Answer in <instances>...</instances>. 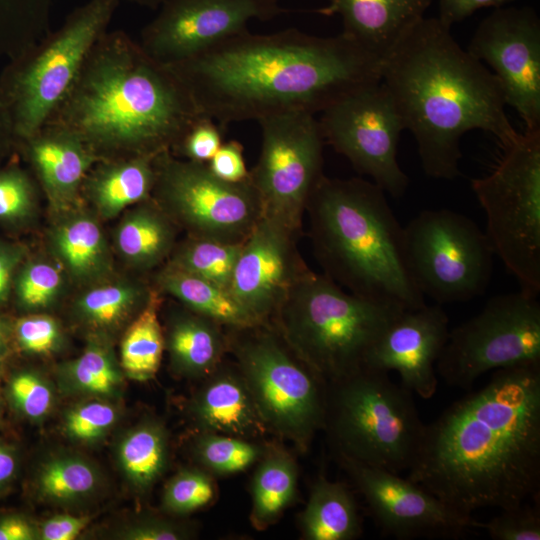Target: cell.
I'll list each match as a JSON object with an SVG mask.
<instances>
[{
    "instance_id": "34",
    "label": "cell",
    "mask_w": 540,
    "mask_h": 540,
    "mask_svg": "<svg viewBox=\"0 0 540 540\" xmlns=\"http://www.w3.org/2000/svg\"><path fill=\"white\" fill-rule=\"evenodd\" d=\"M117 458L134 488L139 491L149 489L167 465L168 438L164 427L155 421L134 427L119 442Z\"/></svg>"
},
{
    "instance_id": "9",
    "label": "cell",
    "mask_w": 540,
    "mask_h": 540,
    "mask_svg": "<svg viewBox=\"0 0 540 540\" xmlns=\"http://www.w3.org/2000/svg\"><path fill=\"white\" fill-rule=\"evenodd\" d=\"M485 235L520 291L540 293V130L524 131L493 171L471 183Z\"/></svg>"
},
{
    "instance_id": "51",
    "label": "cell",
    "mask_w": 540,
    "mask_h": 540,
    "mask_svg": "<svg viewBox=\"0 0 540 540\" xmlns=\"http://www.w3.org/2000/svg\"><path fill=\"white\" fill-rule=\"evenodd\" d=\"M38 530L22 516L10 515L0 519V540H32Z\"/></svg>"
},
{
    "instance_id": "56",
    "label": "cell",
    "mask_w": 540,
    "mask_h": 540,
    "mask_svg": "<svg viewBox=\"0 0 540 540\" xmlns=\"http://www.w3.org/2000/svg\"><path fill=\"white\" fill-rule=\"evenodd\" d=\"M4 359V357H0V362Z\"/></svg>"
},
{
    "instance_id": "4",
    "label": "cell",
    "mask_w": 540,
    "mask_h": 540,
    "mask_svg": "<svg viewBox=\"0 0 540 540\" xmlns=\"http://www.w3.org/2000/svg\"><path fill=\"white\" fill-rule=\"evenodd\" d=\"M201 116L174 73L115 30L94 44L45 125L71 132L100 161L171 151Z\"/></svg>"
},
{
    "instance_id": "50",
    "label": "cell",
    "mask_w": 540,
    "mask_h": 540,
    "mask_svg": "<svg viewBox=\"0 0 540 540\" xmlns=\"http://www.w3.org/2000/svg\"><path fill=\"white\" fill-rule=\"evenodd\" d=\"M24 256L21 246L0 242V303L7 300L13 274Z\"/></svg>"
},
{
    "instance_id": "27",
    "label": "cell",
    "mask_w": 540,
    "mask_h": 540,
    "mask_svg": "<svg viewBox=\"0 0 540 540\" xmlns=\"http://www.w3.org/2000/svg\"><path fill=\"white\" fill-rule=\"evenodd\" d=\"M173 221L152 199L137 204L118 224L114 242L120 256L132 267L150 269L172 253Z\"/></svg>"
},
{
    "instance_id": "42",
    "label": "cell",
    "mask_w": 540,
    "mask_h": 540,
    "mask_svg": "<svg viewBox=\"0 0 540 540\" xmlns=\"http://www.w3.org/2000/svg\"><path fill=\"white\" fill-rule=\"evenodd\" d=\"M37 187L27 172L17 166L0 170V219L22 221L34 212Z\"/></svg>"
},
{
    "instance_id": "15",
    "label": "cell",
    "mask_w": 540,
    "mask_h": 540,
    "mask_svg": "<svg viewBox=\"0 0 540 540\" xmlns=\"http://www.w3.org/2000/svg\"><path fill=\"white\" fill-rule=\"evenodd\" d=\"M318 122L324 142L345 156L358 173L371 177L395 198L405 193L409 178L397 161L405 128L382 82L339 100L321 112Z\"/></svg>"
},
{
    "instance_id": "11",
    "label": "cell",
    "mask_w": 540,
    "mask_h": 540,
    "mask_svg": "<svg viewBox=\"0 0 540 540\" xmlns=\"http://www.w3.org/2000/svg\"><path fill=\"white\" fill-rule=\"evenodd\" d=\"M540 365V303L522 291L494 296L449 331L436 362L446 384L471 389L489 371Z\"/></svg>"
},
{
    "instance_id": "43",
    "label": "cell",
    "mask_w": 540,
    "mask_h": 540,
    "mask_svg": "<svg viewBox=\"0 0 540 540\" xmlns=\"http://www.w3.org/2000/svg\"><path fill=\"white\" fill-rule=\"evenodd\" d=\"M118 412L106 401H90L75 406L65 415L66 433L81 442H93L103 437L115 424Z\"/></svg>"
},
{
    "instance_id": "24",
    "label": "cell",
    "mask_w": 540,
    "mask_h": 540,
    "mask_svg": "<svg viewBox=\"0 0 540 540\" xmlns=\"http://www.w3.org/2000/svg\"><path fill=\"white\" fill-rule=\"evenodd\" d=\"M156 156L97 161L84 178L81 195L104 219L149 200L155 184Z\"/></svg>"
},
{
    "instance_id": "38",
    "label": "cell",
    "mask_w": 540,
    "mask_h": 540,
    "mask_svg": "<svg viewBox=\"0 0 540 540\" xmlns=\"http://www.w3.org/2000/svg\"><path fill=\"white\" fill-rule=\"evenodd\" d=\"M63 288L59 269L44 260L25 264L15 282L17 300L27 310H43L52 306Z\"/></svg>"
},
{
    "instance_id": "39",
    "label": "cell",
    "mask_w": 540,
    "mask_h": 540,
    "mask_svg": "<svg viewBox=\"0 0 540 540\" xmlns=\"http://www.w3.org/2000/svg\"><path fill=\"white\" fill-rule=\"evenodd\" d=\"M215 496L211 476L199 469H182L166 484L162 506L168 513L185 515L208 505Z\"/></svg>"
},
{
    "instance_id": "35",
    "label": "cell",
    "mask_w": 540,
    "mask_h": 540,
    "mask_svg": "<svg viewBox=\"0 0 540 540\" xmlns=\"http://www.w3.org/2000/svg\"><path fill=\"white\" fill-rule=\"evenodd\" d=\"M242 244L190 236L167 265L229 290Z\"/></svg>"
},
{
    "instance_id": "6",
    "label": "cell",
    "mask_w": 540,
    "mask_h": 540,
    "mask_svg": "<svg viewBox=\"0 0 540 540\" xmlns=\"http://www.w3.org/2000/svg\"><path fill=\"white\" fill-rule=\"evenodd\" d=\"M405 309L351 292L325 274L304 271L274 313L296 357L324 381L363 366L382 334Z\"/></svg>"
},
{
    "instance_id": "52",
    "label": "cell",
    "mask_w": 540,
    "mask_h": 540,
    "mask_svg": "<svg viewBox=\"0 0 540 540\" xmlns=\"http://www.w3.org/2000/svg\"><path fill=\"white\" fill-rule=\"evenodd\" d=\"M16 456L13 450L0 442V488L5 486L16 471Z\"/></svg>"
},
{
    "instance_id": "5",
    "label": "cell",
    "mask_w": 540,
    "mask_h": 540,
    "mask_svg": "<svg viewBox=\"0 0 540 540\" xmlns=\"http://www.w3.org/2000/svg\"><path fill=\"white\" fill-rule=\"evenodd\" d=\"M306 212L326 276L351 293L405 310L426 304L408 269L403 227L377 184L323 175Z\"/></svg>"
},
{
    "instance_id": "17",
    "label": "cell",
    "mask_w": 540,
    "mask_h": 540,
    "mask_svg": "<svg viewBox=\"0 0 540 540\" xmlns=\"http://www.w3.org/2000/svg\"><path fill=\"white\" fill-rule=\"evenodd\" d=\"M468 53L497 77L525 131L540 130V20L528 6L499 7L478 26Z\"/></svg>"
},
{
    "instance_id": "40",
    "label": "cell",
    "mask_w": 540,
    "mask_h": 540,
    "mask_svg": "<svg viewBox=\"0 0 540 540\" xmlns=\"http://www.w3.org/2000/svg\"><path fill=\"white\" fill-rule=\"evenodd\" d=\"M7 394L13 407L24 417L39 421L54 404V392L49 382L32 371H21L11 377Z\"/></svg>"
},
{
    "instance_id": "49",
    "label": "cell",
    "mask_w": 540,
    "mask_h": 540,
    "mask_svg": "<svg viewBox=\"0 0 540 540\" xmlns=\"http://www.w3.org/2000/svg\"><path fill=\"white\" fill-rule=\"evenodd\" d=\"M516 0H439V21L451 28L476 10L486 7H503Z\"/></svg>"
},
{
    "instance_id": "22",
    "label": "cell",
    "mask_w": 540,
    "mask_h": 540,
    "mask_svg": "<svg viewBox=\"0 0 540 540\" xmlns=\"http://www.w3.org/2000/svg\"><path fill=\"white\" fill-rule=\"evenodd\" d=\"M432 0H328L320 14L339 15L342 34L383 61L417 24Z\"/></svg>"
},
{
    "instance_id": "48",
    "label": "cell",
    "mask_w": 540,
    "mask_h": 540,
    "mask_svg": "<svg viewBox=\"0 0 540 540\" xmlns=\"http://www.w3.org/2000/svg\"><path fill=\"white\" fill-rule=\"evenodd\" d=\"M88 516L57 515L42 523L38 538L42 540H73L88 526Z\"/></svg>"
},
{
    "instance_id": "32",
    "label": "cell",
    "mask_w": 540,
    "mask_h": 540,
    "mask_svg": "<svg viewBox=\"0 0 540 540\" xmlns=\"http://www.w3.org/2000/svg\"><path fill=\"white\" fill-rule=\"evenodd\" d=\"M122 376L111 345L100 333L89 338L80 356L59 367L60 381L69 392L102 398L118 395Z\"/></svg>"
},
{
    "instance_id": "13",
    "label": "cell",
    "mask_w": 540,
    "mask_h": 540,
    "mask_svg": "<svg viewBox=\"0 0 540 540\" xmlns=\"http://www.w3.org/2000/svg\"><path fill=\"white\" fill-rule=\"evenodd\" d=\"M231 348L240 374L264 424L306 447L324 425V381L305 364L295 361L268 331L247 333Z\"/></svg>"
},
{
    "instance_id": "16",
    "label": "cell",
    "mask_w": 540,
    "mask_h": 540,
    "mask_svg": "<svg viewBox=\"0 0 540 540\" xmlns=\"http://www.w3.org/2000/svg\"><path fill=\"white\" fill-rule=\"evenodd\" d=\"M285 12L277 0H165L138 43L153 60L171 65L247 31L252 20Z\"/></svg>"
},
{
    "instance_id": "55",
    "label": "cell",
    "mask_w": 540,
    "mask_h": 540,
    "mask_svg": "<svg viewBox=\"0 0 540 540\" xmlns=\"http://www.w3.org/2000/svg\"><path fill=\"white\" fill-rule=\"evenodd\" d=\"M125 1L137 4L139 6L156 9V8H159L165 0H125Z\"/></svg>"
},
{
    "instance_id": "30",
    "label": "cell",
    "mask_w": 540,
    "mask_h": 540,
    "mask_svg": "<svg viewBox=\"0 0 540 540\" xmlns=\"http://www.w3.org/2000/svg\"><path fill=\"white\" fill-rule=\"evenodd\" d=\"M251 485V523L264 530L275 523L294 500L298 469L292 456L279 447L265 450Z\"/></svg>"
},
{
    "instance_id": "14",
    "label": "cell",
    "mask_w": 540,
    "mask_h": 540,
    "mask_svg": "<svg viewBox=\"0 0 540 540\" xmlns=\"http://www.w3.org/2000/svg\"><path fill=\"white\" fill-rule=\"evenodd\" d=\"M261 151L249 172L263 215L298 233L309 197L324 175V138L315 115L287 113L258 121Z\"/></svg>"
},
{
    "instance_id": "25",
    "label": "cell",
    "mask_w": 540,
    "mask_h": 540,
    "mask_svg": "<svg viewBox=\"0 0 540 540\" xmlns=\"http://www.w3.org/2000/svg\"><path fill=\"white\" fill-rule=\"evenodd\" d=\"M50 244L69 275L82 283L97 282L112 271L108 243L98 221L77 207L55 224Z\"/></svg>"
},
{
    "instance_id": "28",
    "label": "cell",
    "mask_w": 540,
    "mask_h": 540,
    "mask_svg": "<svg viewBox=\"0 0 540 540\" xmlns=\"http://www.w3.org/2000/svg\"><path fill=\"white\" fill-rule=\"evenodd\" d=\"M300 525L308 540H352L362 533L358 506L349 487L324 476L311 488Z\"/></svg>"
},
{
    "instance_id": "18",
    "label": "cell",
    "mask_w": 540,
    "mask_h": 540,
    "mask_svg": "<svg viewBox=\"0 0 540 540\" xmlns=\"http://www.w3.org/2000/svg\"><path fill=\"white\" fill-rule=\"evenodd\" d=\"M339 456L383 534L397 539L457 538L476 528L477 521L458 515L408 477Z\"/></svg>"
},
{
    "instance_id": "8",
    "label": "cell",
    "mask_w": 540,
    "mask_h": 540,
    "mask_svg": "<svg viewBox=\"0 0 540 540\" xmlns=\"http://www.w3.org/2000/svg\"><path fill=\"white\" fill-rule=\"evenodd\" d=\"M120 0H89L16 55L0 80V110L17 140L40 130L63 101Z\"/></svg>"
},
{
    "instance_id": "12",
    "label": "cell",
    "mask_w": 540,
    "mask_h": 540,
    "mask_svg": "<svg viewBox=\"0 0 540 540\" xmlns=\"http://www.w3.org/2000/svg\"><path fill=\"white\" fill-rule=\"evenodd\" d=\"M152 199L191 237L243 243L263 215L250 179L228 182L207 163L181 160L170 151L155 157Z\"/></svg>"
},
{
    "instance_id": "54",
    "label": "cell",
    "mask_w": 540,
    "mask_h": 540,
    "mask_svg": "<svg viewBox=\"0 0 540 540\" xmlns=\"http://www.w3.org/2000/svg\"><path fill=\"white\" fill-rule=\"evenodd\" d=\"M9 327L4 319L0 317V357H5L8 351Z\"/></svg>"
},
{
    "instance_id": "37",
    "label": "cell",
    "mask_w": 540,
    "mask_h": 540,
    "mask_svg": "<svg viewBox=\"0 0 540 540\" xmlns=\"http://www.w3.org/2000/svg\"><path fill=\"white\" fill-rule=\"evenodd\" d=\"M263 447L246 438L203 432L194 443V455L209 472L230 475L244 471L263 456Z\"/></svg>"
},
{
    "instance_id": "23",
    "label": "cell",
    "mask_w": 540,
    "mask_h": 540,
    "mask_svg": "<svg viewBox=\"0 0 540 540\" xmlns=\"http://www.w3.org/2000/svg\"><path fill=\"white\" fill-rule=\"evenodd\" d=\"M191 412L203 432L248 438L266 427L241 374L228 370L212 373Z\"/></svg>"
},
{
    "instance_id": "19",
    "label": "cell",
    "mask_w": 540,
    "mask_h": 540,
    "mask_svg": "<svg viewBox=\"0 0 540 540\" xmlns=\"http://www.w3.org/2000/svg\"><path fill=\"white\" fill-rule=\"evenodd\" d=\"M283 224L262 216L243 242L230 292L258 322L274 315L297 278L308 268Z\"/></svg>"
},
{
    "instance_id": "2",
    "label": "cell",
    "mask_w": 540,
    "mask_h": 540,
    "mask_svg": "<svg viewBox=\"0 0 540 540\" xmlns=\"http://www.w3.org/2000/svg\"><path fill=\"white\" fill-rule=\"evenodd\" d=\"M202 115L233 122L321 113L381 82L382 61L342 33L320 37L287 29L248 30L183 61L165 65Z\"/></svg>"
},
{
    "instance_id": "10",
    "label": "cell",
    "mask_w": 540,
    "mask_h": 540,
    "mask_svg": "<svg viewBox=\"0 0 540 540\" xmlns=\"http://www.w3.org/2000/svg\"><path fill=\"white\" fill-rule=\"evenodd\" d=\"M413 282L436 304L466 302L490 282L493 250L477 224L448 209L424 210L403 227Z\"/></svg>"
},
{
    "instance_id": "3",
    "label": "cell",
    "mask_w": 540,
    "mask_h": 540,
    "mask_svg": "<svg viewBox=\"0 0 540 540\" xmlns=\"http://www.w3.org/2000/svg\"><path fill=\"white\" fill-rule=\"evenodd\" d=\"M381 82L432 178L460 175V140L470 130L491 133L503 149L521 136L505 113L497 77L438 18H422L400 40L382 61Z\"/></svg>"
},
{
    "instance_id": "20",
    "label": "cell",
    "mask_w": 540,
    "mask_h": 540,
    "mask_svg": "<svg viewBox=\"0 0 540 540\" xmlns=\"http://www.w3.org/2000/svg\"><path fill=\"white\" fill-rule=\"evenodd\" d=\"M449 331L448 316L439 304L403 310L372 347L365 366L396 371L403 387L429 399L437 390L436 362Z\"/></svg>"
},
{
    "instance_id": "45",
    "label": "cell",
    "mask_w": 540,
    "mask_h": 540,
    "mask_svg": "<svg viewBox=\"0 0 540 540\" xmlns=\"http://www.w3.org/2000/svg\"><path fill=\"white\" fill-rule=\"evenodd\" d=\"M223 143V128L212 118L201 116L171 149L176 157L207 163Z\"/></svg>"
},
{
    "instance_id": "26",
    "label": "cell",
    "mask_w": 540,
    "mask_h": 540,
    "mask_svg": "<svg viewBox=\"0 0 540 540\" xmlns=\"http://www.w3.org/2000/svg\"><path fill=\"white\" fill-rule=\"evenodd\" d=\"M164 341L172 368L194 378L214 373L228 347L221 325L191 310L171 317Z\"/></svg>"
},
{
    "instance_id": "1",
    "label": "cell",
    "mask_w": 540,
    "mask_h": 540,
    "mask_svg": "<svg viewBox=\"0 0 540 540\" xmlns=\"http://www.w3.org/2000/svg\"><path fill=\"white\" fill-rule=\"evenodd\" d=\"M408 478L465 518L540 496V365L499 369L425 425Z\"/></svg>"
},
{
    "instance_id": "29",
    "label": "cell",
    "mask_w": 540,
    "mask_h": 540,
    "mask_svg": "<svg viewBox=\"0 0 540 540\" xmlns=\"http://www.w3.org/2000/svg\"><path fill=\"white\" fill-rule=\"evenodd\" d=\"M157 284L188 310L221 326L243 329L262 324L240 305L228 289L169 265L158 273Z\"/></svg>"
},
{
    "instance_id": "33",
    "label": "cell",
    "mask_w": 540,
    "mask_h": 540,
    "mask_svg": "<svg viewBox=\"0 0 540 540\" xmlns=\"http://www.w3.org/2000/svg\"><path fill=\"white\" fill-rule=\"evenodd\" d=\"M150 291L134 281L118 280L91 288L74 303L84 324L103 334L118 329L147 302Z\"/></svg>"
},
{
    "instance_id": "46",
    "label": "cell",
    "mask_w": 540,
    "mask_h": 540,
    "mask_svg": "<svg viewBox=\"0 0 540 540\" xmlns=\"http://www.w3.org/2000/svg\"><path fill=\"white\" fill-rule=\"evenodd\" d=\"M207 166L215 176L228 182H241L249 178L243 146L235 140L223 142Z\"/></svg>"
},
{
    "instance_id": "44",
    "label": "cell",
    "mask_w": 540,
    "mask_h": 540,
    "mask_svg": "<svg viewBox=\"0 0 540 540\" xmlns=\"http://www.w3.org/2000/svg\"><path fill=\"white\" fill-rule=\"evenodd\" d=\"M19 347L28 354L49 355L63 344V333L56 319L34 314L19 319L14 328Z\"/></svg>"
},
{
    "instance_id": "53",
    "label": "cell",
    "mask_w": 540,
    "mask_h": 540,
    "mask_svg": "<svg viewBox=\"0 0 540 540\" xmlns=\"http://www.w3.org/2000/svg\"><path fill=\"white\" fill-rule=\"evenodd\" d=\"M11 140H16V138L7 118L0 110V151L2 148H5Z\"/></svg>"
},
{
    "instance_id": "47",
    "label": "cell",
    "mask_w": 540,
    "mask_h": 540,
    "mask_svg": "<svg viewBox=\"0 0 540 540\" xmlns=\"http://www.w3.org/2000/svg\"><path fill=\"white\" fill-rule=\"evenodd\" d=\"M187 535L183 527L162 519L142 520L120 533L121 538L127 540H178Z\"/></svg>"
},
{
    "instance_id": "41",
    "label": "cell",
    "mask_w": 540,
    "mask_h": 540,
    "mask_svg": "<svg viewBox=\"0 0 540 540\" xmlns=\"http://www.w3.org/2000/svg\"><path fill=\"white\" fill-rule=\"evenodd\" d=\"M540 502L533 500L501 509V512L476 527L486 530L494 540H540Z\"/></svg>"
},
{
    "instance_id": "7",
    "label": "cell",
    "mask_w": 540,
    "mask_h": 540,
    "mask_svg": "<svg viewBox=\"0 0 540 540\" xmlns=\"http://www.w3.org/2000/svg\"><path fill=\"white\" fill-rule=\"evenodd\" d=\"M329 382L324 425L339 454L394 473L409 470L425 429L413 393L368 366Z\"/></svg>"
},
{
    "instance_id": "31",
    "label": "cell",
    "mask_w": 540,
    "mask_h": 540,
    "mask_svg": "<svg viewBox=\"0 0 540 540\" xmlns=\"http://www.w3.org/2000/svg\"><path fill=\"white\" fill-rule=\"evenodd\" d=\"M160 297L151 290L143 308L126 329L120 344V367L135 381H148L159 370L165 348L159 322Z\"/></svg>"
},
{
    "instance_id": "21",
    "label": "cell",
    "mask_w": 540,
    "mask_h": 540,
    "mask_svg": "<svg viewBox=\"0 0 540 540\" xmlns=\"http://www.w3.org/2000/svg\"><path fill=\"white\" fill-rule=\"evenodd\" d=\"M17 141L51 209L67 212L77 207L84 178L98 161L89 148L71 132L52 125Z\"/></svg>"
},
{
    "instance_id": "36",
    "label": "cell",
    "mask_w": 540,
    "mask_h": 540,
    "mask_svg": "<svg viewBox=\"0 0 540 540\" xmlns=\"http://www.w3.org/2000/svg\"><path fill=\"white\" fill-rule=\"evenodd\" d=\"M98 482V473L88 461L70 455L45 462L37 477L40 495L57 503L84 499L96 490Z\"/></svg>"
}]
</instances>
